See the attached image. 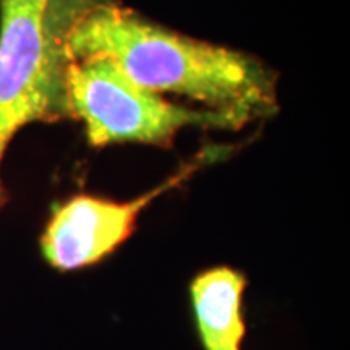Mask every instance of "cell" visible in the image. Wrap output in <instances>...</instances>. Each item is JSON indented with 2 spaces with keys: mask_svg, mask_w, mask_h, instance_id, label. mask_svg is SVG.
I'll list each match as a JSON object with an SVG mask.
<instances>
[{
  "mask_svg": "<svg viewBox=\"0 0 350 350\" xmlns=\"http://www.w3.org/2000/svg\"><path fill=\"white\" fill-rule=\"evenodd\" d=\"M0 204H2V183H0Z\"/></svg>",
  "mask_w": 350,
  "mask_h": 350,
  "instance_id": "8992f818",
  "label": "cell"
},
{
  "mask_svg": "<svg viewBox=\"0 0 350 350\" xmlns=\"http://www.w3.org/2000/svg\"><path fill=\"white\" fill-rule=\"evenodd\" d=\"M68 116L81 120L93 146L144 143L169 146L187 126L242 129L227 113L170 103L126 77L106 59L72 60L67 73Z\"/></svg>",
  "mask_w": 350,
  "mask_h": 350,
  "instance_id": "3957f363",
  "label": "cell"
},
{
  "mask_svg": "<svg viewBox=\"0 0 350 350\" xmlns=\"http://www.w3.org/2000/svg\"><path fill=\"white\" fill-rule=\"evenodd\" d=\"M204 163L208 157L203 152L159 187L135 200L113 201L77 195L59 204L41 235L42 258L51 268L62 273L90 268L103 261L133 235L139 214L152 201L180 185Z\"/></svg>",
  "mask_w": 350,
  "mask_h": 350,
  "instance_id": "277c9868",
  "label": "cell"
},
{
  "mask_svg": "<svg viewBox=\"0 0 350 350\" xmlns=\"http://www.w3.org/2000/svg\"><path fill=\"white\" fill-rule=\"evenodd\" d=\"M103 0H0V161L26 125L68 116V36Z\"/></svg>",
  "mask_w": 350,
  "mask_h": 350,
  "instance_id": "7a4b0ae2",
  "label": "cell"
},
{
  "mask_svg": "<svg viewBox=\"0 0 350 350\" xmlns=\"http://www.w3.org/2000/svg\"><path fill=\"white\" fill-rule=\"evenodd\" d=\"M245 287V275L227 266L203 271L191 281V306L204 350H242Z\"/></svg>",
  "mask_w": 350,
  "mask_h": 350,
  "instance_id": "5b68a950",
  "label": "cell"
},
{
  "mask_svg": "<svg viewBox=\"0 0 350 350\" xmlns=\"http://www.w3.org/2000/svg\"><path fill=\"white\" fill-rule=\"evenodd\" d=\"M72 60L106 59L154 93H174L248 124L278 107L275 78L243 52L188 38L116 0L86 10L68 36Z\"/></svg>",
  "mask_w": 350,
  "mask_h": 350,
  "instance_id": "6da1fadb",
  "label": "cell"
}]
</instances>
